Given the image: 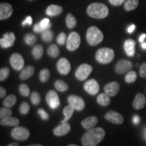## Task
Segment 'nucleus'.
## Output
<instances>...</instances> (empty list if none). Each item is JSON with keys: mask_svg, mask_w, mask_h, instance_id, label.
Wrapping results in <instances>:
<instances>
[{"mask_svg": "<svg viewBox=\"0 0 146 146\" xmlns=\"http://www.w3.org/2000/svg\"><path fill=\"white\" fill-rule=\"evenodd\" d=\"M106 135L104 129L102 127H96L87 131L82 136L81 143L83 146H97L104 139Z\"/></svg>", "mask_w": 146, "mask_h": 146, "instance_id": "nucleus-1", "label": "nucleus"}, {"mask_svg": "<svg viewBox=\"0 0 146 146\" xmlns=\"http://www.w3.org/2000/svg\"><path fill=\"white\" fill-rule=\"evenodd\" d=\"M87 13L91 18L103 19L109 14V9L104 3H92L87 7Z\"/></svg>", "mask_w": 146, "mask_h": 146, "instance_id": "nucleus-2", "label": "nucleus"}, {"mask_svg": "<svg viewBox=\"0 0 146 146\" xmlns=\"http://www.w3.org/2000/svg\"><path fill=\"white\" fill-rule=\"evenodd\" d=\"M86 39L89 45L95 46L100 44L104 39V35L98 27L92 26L87 29Z\"/></svg>", "mask_w": 146, "mask_h": 146, "instance_id": "nucleus-3", "label": "nucleus"}, {"mask_svg": "<svg viewBox=\"0 0 146 146\" xmlns=\"http://www.w3.org/2000/svg\"><path fill=\"white\" fill-rule=\"evenodd\" d=\"M114 58V52L112 49L102 47L96 53V59L98 62L102 64L110 63Z\"/></svg>", "mask_w": 146, "mask_h": 146, "instance_id": "nucleus-4", "label": "nucleus"}, {"mask_svg": "<svg viewBox=\"0 0 146 146\" xmlns=\"http://www.w3.org/2000/svg\"><path fill=\"white\" fill-rule=\"evenodd\" d=\"M93 71V67L87 64H83L78 67L75 71V76L78 81L86 80Z\"/></svg>", "mask_w": 146, "mask_h": 146, "instance_id": "nucleus-5", "label": "nucleus"}, {"mask_svg": "<svg viewBox=\"0 0 146 146\" xmlns=\"http://www.w3.org/2000/svg\"><path fill=\"white\" fill-rule=\"evenodd\" d=\"M81 44V36L76 32H72L69 34L66 41V48L73 52L79 47Z\"/></svg>", "mask_w": 146, "mask_h": 146, "instance_id": "nucleus-6", "label": "nucleus"}, {"mask_svg": "<svg viewBox=\"0 0 146 146\" xmlns=\"http://www.w3.org/2000/svg\"><path fill=\"white\" fill-rule=\"evenodd\" d=\"M12 138L17 141H25L30 137V131L27 128L23 127H14L11 132Z\"/></svg>", "mask_w": 146, "mask_h": 146, "instance_id": "nucleus-7", "label": "nucleus"}, {"mask_svg": "<svg viewBox=\"0 0 146 146\" xmlns=\"http://www.w3.org/2000/svg\"><path fill=\"white\" fill-rule=\"evenodd\" d=\"M68 104L75 109V110L82 111L85 107V103L81 97L76 95H70L67 98Z\"/></svg>", "mask_w": 146, "mask_h": 146, "instance_id": "nucleus-8", "label": "nucleus"}, {"mask_svg": "<svg viewBox=\"0 0 146 146\" xmlns=\"http://www.w3.org/2000/svg\"><path fill=\"white\" fill-rule=\"evenodd\" d=\"M45 100L51 108L55 110L60 106V98L57 93L54 90H50L45 96Z\"/></svg>", "mask_w": 146, "mask_h": 146, "instance_id": "nucleus-9", "label": "nucleus"}, {"mask_svg": "<svg viewBox=\"0 0 146 146\" xmlns=\"http://www.w3.org/2000/svg\"><path fill=\"white\" fill-rule=\"evenodd\" d=\"M10 63L12 67L15 70L20 71L23 70L25 66V60L21 54L15 53L10 58Z\"/></svg>", "mask_w": 146, "mask_h": 146, "instance_id": "nucleus-10", "label": "nucleus"}, {"mask_svg": "<svg viewBox=\"0 0 146 146\" xmlns=\"http://www.w3.org/2000/svg\"><path fill=\"white\" fill-rule=\"evenodd\" d=\"M133 68V64L127 60H119L115 66V72L118 74L129 72Z\"/></svg>", "mask_w": 146, "mask_h": 146, "instance_id": "nucleus-11", "label": "nucleus"}, {"mask_svg": "<svg viewBox=\"0 0 146 146\" xmlns=\"http://www.w3.org/2000/svg\"><path fill=\"white\" fill-rule=\"evenodd\" d=\"M83 88L91 96H96L100 91V85L96 80L92 78L85 82L83 85Z\"/></svg>", "mask_w": 146, "mask_h": 146, "instance_id": "nucleus-12", "label": "nucleus"}, {"mask_svg": "<svg viewBox=\"0 0 146 146\" xmlns=\"http://www.w3.org/2000/svg\"><path fill=\"white\" fill-rule=\"evenodd\" d=\"M105 119L115 125H121L124 122V118L120 113L114 110H110L104 115Z\"/></svg>", "mask_w": 146, "mask_h": 146, "instance_id": "nucleus-13", "label": "nucleus"}, {"mask_svg": "<svg viewBox=\"0 0 146 146\" xmlns=\"http://www.w3.org/2000/svg\"><path fill=\"white\" fill-rule=\"evenodd\" d=\"M57 67V70L61 74L63 75H66L70 72L71 69L70 64L69 61L66 58H62L58 60L56 64Z\"/></svg>", "mask_w": 146, "mask_h": 146, "instance_id": "nucleus-14", "label": "nucleus"}, {"mask_svg": "<svg viewBox=\"0 0 146 146\" xmlns=\"http://www.w3.org/2000/svg\"><path fill=\"white\" fill-rule=\"evenodd\" d=\"M15 35L14 33H7L3 35V37L0 39V45L2 48H8L14 45L15 41Z\"/></svg>", "mask_w": 146, "mask_h": 146, "instance_id": "nucleus-15", "label": "nucleus"}, {"mask_svg": "<svg viewBox=\"0 0 146 146\" xmlns=\"http://www.w3.org/2000/svg\"><path fill=\"white\" fill-rule=\"evenodd\" d=\"M13 13V8L10 3H1L0 4V19H8Z\"/></svg>", "mask_w": 146, "mask_h": 146, "instance_id": "nucleus-16", "label": "nucleus"}, {"mask_svg": "<svg viewBox=\"0 0 146 146\" xmlns=\"http://www.w3.org/2000/svg\"><path fill=\"white\" fill-rule=\"evenodd\" d=\"M71 130V127L70 124L68 122L66 123H61V125L57 126L55 127L53 130V133L56 136L61 137L64 136L70 133Z\"/></svg>", "mask_w": 146, "mask_h": 146, "instance_id": "nucleus-17", "label": "nucleus"}, {"mask_svg": "<svg viewBox=\"0 0 146 146\" xmlns=\"http://www.w3.org/2000/svg\"><path fill=\"white\" fill-rule=\"evenodd\" d=\"M104 93L110 97L116 96L120 91V85L117 82H110L104 86Z\"/></svg>", "mask_w": 146, "mask_h": 146, "instance_id": "nucleus-18", "label": "nucleus"}, {"mask_svg": "<svg viewBox=\"0 0 146 146\" xmlns=\"http://www.w3.org/2000/svg\"><path fill=\"white\" fill-rule=\"evenodd\" d=\"M146 104V98L142 93H138L135 97V99L133 102V107L135 110L143 109L145 107Z\"/></svg>", "mask_w": 146, "mask_h": 146, "instance_id": "nucleus-19", "label": "nucleus"}, {"mask_svg": "<svg viewBox=\"0 0 146 146\" xmlns=\"http://www.w3.org/2000/svg\"><path fill=\"white\" fill-rule=\"evenodd\" d=\"M98 123V119L96 116H89V117H87L84 119L83 120H82L81 122V125L83 126V127L85 130L87 131H89L91 130V129H94L96 128L97 124Z\"/></svg>", "mask_w": 146, "mask_h": 146, "instance_id": "nucleus-20", "label": "nucleus"}, {"mask_svg": "<svg viewBox=\"0 0 146 146\" xmlns=\"http://www.w3.org/2000/svg\"><path fill=\"white\" fill-rule=\"evenodd\" d=\"M135 42L131 39L126 40L124 43V49H125L126 54L129 57H132L134 56L135 52Z\"/></svg>", "mask_w": 146, "mask_h": 146, "instance_id": "nucleus-21", "label": "nucleus"}, {"mask_svg": "<svg viewBox=\"0 0 146 146\" xmlns=\"http://www.w3.org/2000/svg\"><path fill=\"white\" fill-rule=\"evenodd\" d=\"M0 124L1 126H5V127H17L19 125L20 120L17 118L9 116L1 119Z\"/></svg>", "mask_w": 146, "mask_h": 146, "instance_id": "nucleus-22", "label": "nucleus"}, {"mask_svg": "<svg viewBox=\"0 0 146 146\" xmlns=\"http://www.w3.org/2000/svg\"><path fill=\"white\" fill-rule=\"evenodd\" d=\"M35 73V68L33 66H28L25 67L23 68L21 72L19 77L21 80L25 81V80H27L28 78H31L33 75Z\"/></svg>", "mask_w": 146, "mask_h": 146, "instance_id": "nucleus-23", "label": "nucleus"}, {"mask_svg": "<svg viewBox=\"0 0 146 146\" xmlns=\"http://www.w3.org/2000/svg\"><path fill=\"white\" fill-rule=\"evenodd\" d=\"M45 12L49 16H56L62 12V8L58 5H50L47 7Z\"/></svg>", "mask_w": 146, "mask_h": 146, "instance_id": "nucleus-24", "label": "nucleus"}, {"mask_svg": "<svg viewBox=\"0 0 146 146\" xmlns=\"http://www.w3.org/2000/svg\"><path fill=\"white\" fill-rule=\"evenodd\" d=\"M97 102L102 106H108L110 104V98L106 94H100L97 98Z\"/></svg>", "mask_w": 146, "mask_h": 146, "instance_id": "nucleus-25", "label": "nucleus"}, {"mask_svg": "<svg viewBox=\"0 0 146 146\" xmlns=\"http://www.w3.org/2000/svg\"><path fill=\"white\" fill-rule=\"evenodd\" d=\"M75 109L73 108L72 106L68 104V106L64 107V108L63 109V114L64 115V119L62 120L61 123H66L68 122V120L71 118V116H72L73 113H74Z\"/></svg>", "mask_w": 146, "mask_h": 146, "instance_id": "nucleus-26", "label": "nucleus"}, {"mask_svg": "<svg viewBox=\"0 0 146 146\" xmlns=\"http://www.w3.org/2000/svg\"><path fill=\"white\" fill-rule=\"evenodd\" d=\"M31 54L35 60H39L41 59L43 54V47L41 45H35L32 50Z\"/></svg>", "mask_w": 146, "mask_h": 146, "instance_id": "nucleus-27", "label": "nucleus"}, {"mask_svg": "<svg viewBox=\"0 0 146 146\" xmlns=\"http://www.w3.org/2000/svg\"><path fill=\"white\" fill-rule=\"evenodd\" d=\"M17 101V98L14 95H9L5 98L3 102V104L4 107L6 108H12L13 107Z\"/></svg>", "mask_w": 146, "mask_h": 146, "instance_id": "nucleus-28", "label": "nucleus"}, {"mask_svg": "<svg viewBox=\"0 0 146 146\" xmlns=\"http://www.w3.org/2000/svg\"><path fill=\"white\" fill-rule=\"evenodd\" d=\"M55 89L60 92H65L68 89V85L62 80H57L54 83Z\"/></svg>", "mask_w": 146, "mask_h": 146, "instance_id": "nucleus-29", "label": "nucleus"}, {"mask_svg": "<svg viewBox=\"0 0 146 146\" xmlns=\"http://www.w3.org/2000/svg\"><path fill=\"white\" fill-rule=\"evenodd\" d=\"M47 53L51 58H57L60 55V50L56 45L52 44L47 48Z\"/></svg>", "mask_w": 146, "mask_h": 146, "instance_id": "nucleus-30", "label": "nucleus"}, {"mask_svg": "<svg viewBox=\"0 0 146 146\" xmlns=\"http://www.w3.org/2000/svg\"><path fill=\"white\" fill-rule=\"evenodd\" d=\"M76 19L72 14L69 13L67 14L66 17V26L68 29H73L75 27L76 25Z\"/></svg>", "mask_w": 146, "mask_h": 146, "instance_id": "nucleus-31", "label": "nucleus"}, {"mask_svg": "<svg viewBox=\"0 0 146 146\" xmlns=\"http://www.w3.org/2000/svg\"><path fill=\"white\" fill-rule=\"evenodd\" d=\"M139 0H127L124 5V8L126 11H131L137 8Z\"/></svg>", "mask_w": 146, "mask_h": 146, "instance_id": "nucleus-32", "label": "nucleus"}, {"mask_svg": "<svg viewBox=\"0 0 146 146\" xmlns=\"http://www.w3.org/2000/svg\"><path fill=\"white\" fill-rule=\"evenodd\" d=\"M50 77V71L47 68H43L39 72V81L41 83H46Z\"/></svg>", "mask_w": 146, "mask_h": 146, "instance_id": "nucleus-33", "label": "nucleus"}, {"mask_svg": "<svg viewBox=\"0 0 146 146\" xmlns=\"http://www.w3.org/2000/svg\"><path fill=\"white\" fill-rule=\"evenodd\" d=\"M24 40H25V42L27 45L31 46V45H33L36 43L37 38L33 34L28 33L24 36Z\"/></svg>", "mask_w": 146, "mask_h": 146, "instance_id": "nucleus-34", "label": "nucleus"}, {"mask_svg": "<svg viewBox=\"0 0 146 146\" xmlns=\"http://www.w3.org/2000/svg\"><path fill=\"white\" fill-rule=\"evenodd\" d=\"M137 74L136 72L131 70L126 74L125 81L127 83H133L137 80Z\"/></svg>", "mask_w": 146, "mask_h": 146, "instance_id": "nucleus-35", "label": "nucleus"}, {"mask_svg": "<svg viewBox=\"0 0 146 146\" xmlns=\"http://www.w3.org/2000/svg\"><path fill=\"white\" fill-rule=\"evenodd\" d=\"M53 37H54V33L52 31H50V29L43 32L41 34V39L45 42L52 41Z\"/></svg>", "mask_w": 146, "mask_h": 146, "instance_id": "nucleus-36", "label": "nucleus"}, {"mask_svg": "<svg viewBox=\"0 0 146 146\" xmlns=\"http://www.w3.org/2000/svg\"><path fill=\"white\" fill-rule=\"evenodd\" d=\"M20 94L23 97H28L30 95V88L26 84H21L18 87Z\"/></svg>", "mask_w": 146, "mask_h": 146, "instance_id": "nucleus-37", "label": "nucleus"}, {"mask_svg": "<svg viewBox=\"0 0 146 146\" xmlns=\"http://www.w3.org/2000/svg\"><path fill=\"white\" fill-rule=\"evenodd\" d=\"M31 101L34 106H38L41 102V96L36 91L33 92L31 95Z\"/></svg>", "mask_w": 146, "mask_h": 146, "instance_id": "nucleus-38", "label": "nucleus"}, {"mask_svg": "<svg viewBox=\"0 0 146 146\" xmlns=\"http://www.w3.org/2000/svg\"><path fill=\"white\" fill-rule=\"evenodd\" d=\"M12 114V110L9 108H1L0 109V118L1 119H3V118L9 117V116H11V115Z\"/></svg>", "mask_w": 146, "mask_h": 146, "instance_id": "nucleus-39", "label": "nucleus"}, {"mask_svg": "<svg viewBox=\"0 0 146 146\" xmlns=\"http://www.w3.org/2000/svg\"><path fill=\"white\" fill-rule=\"evenodd\" d=\"M20 113L23 115H27L30 111V106L27 102H24L21 104L19 108Z\"/></svg>", "mask_w": 146, "mask_h": 146, "instance_id": "nucleus-40", "label": "nucleus"}, {"mask_svg": "<svg viewBox=\"0 0 146 146\" xmlns=\"http://www.w3.org/2000/svg\"><path fill=\"white\" fill-rule=\"evenodd\" d=\"M9 74H10V69L8 67L1 68V70H0V81H4L8 77Z\"/></svg>", "mask_w": 146, "mask_h": 146, "instance_id": "nucleus-41", "label": "nucleus"}, {"mask_svg": "<svg viewBox=\"0 0 146 146\" xmlns=\"http://www.w3.org/2000/svg\"><path fill=\"white\" fill-rule=\"evenodd\" d=\"M67 41L66 35L64 33H60L59 35L57 37V43L60 45H62L65 43V42Z\"/></svg>", "mask_w": 146, "mask_h": 146, "instance_id": "nucleus-42", "label": "nucleus"}, {"mask_svg": "<svg viewBox=\"0 0 146 146\" xmlns=\"http://www.w3.org/2000/svg\"><path fill=\"white\" fill-rule=\"evenodd\" d=\"M38 114H39L40 117L43 120H47L49 118V115L47 114V113L43 108H40L38 110Z\"/></svg>", "mask_w": 146, "mask_h": 146, "instance_id": "nucleus-43", "label": "nucleus"}, {"mask_svg": "<svg viewBox=\"0 0 146 146\" xmlns=\"http://www.w3.org/2000/svg\"><path fill=\"white\" fill-rule=\"evenodd\" d=\"M139 75L142 78H146V62H143L140 66Z\"/></svg>", "mask_w": 146, "mask_h": 146, "instance_id": "nucleus-44", "label": "nucleus"}, {"mask_svg": "<svg viewBox=\"0 0 146 146\" xmlns=\"http://www.w3.org/2000/svg\"><path fill=\"white\" fill-rule=\"evenodd\" d=\"M33 31L36 33H43L45 31H47L46 29L43 28L41 25H40V23H37L35 25L34 27H33Z\"/></svg>", "mask_w": 146, "mask_h": 146, "instance_id": "nucleus-45", "label": "nucleus"}, {"mask_svg": "<svg viewBox=\"0 0 146 146\" xmlns=\"http://www.w3.org/2000/svg\"><path fill=\"white\" fill-rule=\"evenodd\" d=\"M125 1L126 0H109L110 3L111 4L113 5H116V6L122 5Z\"/></svg>", "mask_w": 146, "mask_h": 146, "instance_id": "nucleus-46", "label": "nucleus"}, {"mask_svg": "<svg viewBox=\"0 0 146 146\" xmlns=\"http://www.w3.org/2000/svg\"><path fill=\"white\" fill-rule=\"evenodd\" d=\"M33 23V19H32V17L31 16H27L26 18V19L23 22V26H25V25H29V26H31V25H32Z\"/></svg>", "mask_w": 146, "mask_h": 146, "instance_id": "nucleus-47", "label": "nucleus"}, {"mask_svg": "<svg viewBox=\"0 0 146 146\" xmlns=\"http://www.w3.org/2000/svg\"><path fill=\"white\" fill-rule=\"evenodd\" d=\"M6 93L7 91L5 88H3V87H0V98H3V97H5V95H6Z\"/></svg>", "mask_w": 146, "mask_h": 146, "instance_id": "nucleus-48", "label": "nucleus"}, {"mask_svg": "<svg viewBox=\"0 0 146 146\" xmlns=\"http://www.w3.org/2000/svg\"><path fill=\"white\" fill-rule=\"evenodd\" d=\"M139 120L140 118L139 117V116L137 115H135L133 118V122L135 125H138L139 123Z\"/></svg>", "mask_w": 146, "mask_h": 146, "instance_id": "nucleus-49", "label": "nucleus"}, {"mask_svg": "<svg viewBox=\"0 0 146 146\" xmlns=\"http://www.w3.org/2000/svg\"><path fill=\"white\" fill-rule=\"evenodd\" d=\"M135 26L134 25H132L131 26L129 27V29H128V32H129V33H133V31L135 30Z\"/></svg>", "mask_w": 146, "mask_h": 146, "instance_id": "nucleus-50", "label": "nucleus"}, {"mask_svg": "<svg viewBox=\"0 0 146 146\" xmlns=\"http://www.w3.org/2000/svg\"><path fill=\"white\" fill-rule=\"evenodd\" d=\"M145 36H146L145 34H143L142 35H141V36L139 37V41L140 42H143L144 39H145Z\"/></svg>", "mask_w": 146, "mask_h": 146, "instance_id": "nucleus-51", "label": "nucleus"}, {"mask_svg": "<svg viewBox=\"0 0 146 146\" xmlns=\"http://www.w3.org/2000/svg\"><path fill=\"white\" fill-rule=\"evenodd\" d=\"M7 146H19V144H18L17 142H14V143L9 144V145Z\"/></svg>", "mask_w": 146, "mask_h": 146, "instance_id": "nucleus-52", "label": "nucleus"}, {"mask_svg": "<svg viewBox=\"0 0 146 146\" xmlns=\"http://www.w3.org/2000/svg\"><path fill=\"white\" fill-rule=\"evenodd\" d=\"M27 146H43V145H41V144H32V145H29Z\"/></svg>", "mask_w": 146, "mask_h": 146, "instance_id": "nucleus-53", "label": "nucleus"}, {"mask_svg": "<svg viewBox=\"0 0 146 146\" xmlns=\"http://www.w3.org/2000/svg\"><path fill=\"white\" fill-rule=\"evenodd\" d=\"M141 47H143V49H146V43H142Z\"/></svg>", "mask_w": 146, "mask_h": 146, "instance_id": "nucleus-54", "label": "nucleus"}, {"mask_svg": "<svg viewBox=\"0 0 146 146\" xmlns=\"http://www.w3.org/2000/svg\"><path fill=\"white\" fill-rule=\"evenodd\" d=\"M68 146H78V145H75V144H70V145H68Z\"/></svg>", "mask_w": 146, "mask_h": 146, "instance_id": "nucleus-55", "label": "nucleus"}, {"mask_svg": "<svg viewBox=\"0 0 146 146\" xmlns=\"http://www.w3.org/2000/svg\"><path fill=\"white\" fill-rule=\"evenodd\" d=\"M31 1H32V0H31Z\"/></svg>", "mask_w": 146, "mask_h": 146, "instance_id": "nucleus-56", "label": "nucleus"}]
</instances>
